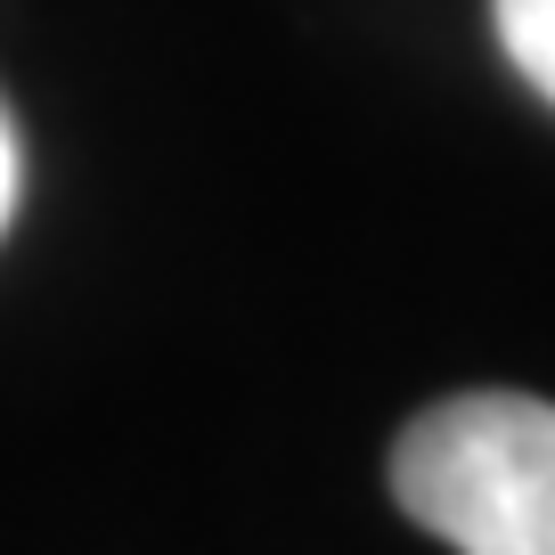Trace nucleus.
Here are the masks:
<instances>
[{
    "instance_id": "7ed1b4c3",
    "label": "nucleus",
    "mask_w": 555,
    "mask_h": 555,
    "mask_svg": "<svg viewBox=\"0 0 555 555\" xmlns=\"http://www.w3.org/2000/svg\"><path fill=\"white\" fill-rule=\"evenodd\" d=\"M9 212H17V131L0 115V229H9Z\"/></svg>"
},
{
    "instance_id": "f03ea898",
    "label": "nucleus",
    "mask_w": 555,
    "mask_h": 555,
    "mask_svg": "<svg viewBox=\"0 0 555 555\" xmlns=\"http://www.w3.org/2000/svg\"><path fill=\"white\" fill-rule=\"evenodd\" d=\"M490 25H499L506 66L555 106V0H490Z\"/></svg>"
},
{
    "instance_id": "f257e3e1",
    "label": "nucleus",
    "mask_w": 555,
    "mask_h": 555,
    "mask_svg": "<svg viewBox=\"0 0 555 555\" xmlns=\"http://www.w3.org/2000/svg\"><path fill=\"white\" fill-rule=\"evenodd\" d=\"M392 499L457 555H555V400L457 392L392 441Z\"/></svg>"
}]
</instances>
